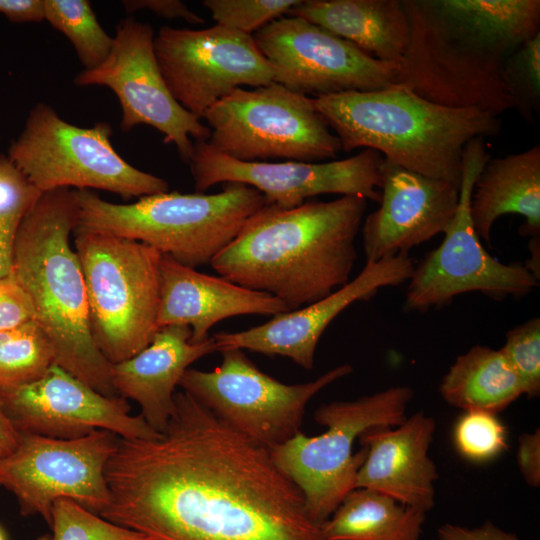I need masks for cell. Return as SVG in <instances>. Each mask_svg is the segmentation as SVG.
I'll return each mask as SVG.
<instances>
[{"mask_svg":"<svg viewBox=\"0 0 540 540\" xmlns=\"http://www.w3.org/2000/svg\"><path fill=\"white\" fill-rule=\"evenodd\" d=\"M287 15L318 25L383 62L400 64L409 43L401 0H300Z\"/></svg>","mask_w":540,"mask_h":540,"instance_id":"obj_24","label":"cell"},{"mask_svg":"<svg viewBox=\"0 0 540 540\" xmlns=\"http://www.w3.org/2000/svg\"><path fill=\"white\" fill-rule=\"evenodd\" d=\"M50 527V534L42 535L36 540H152L69 499L55 502Z\"/></svg>","mask_w":540,"mask_h":540,"instance_id":"obj_31","label":"cell"},{"mask_svg":"<svg viewBox=\"0 0 540 540\" xmlns=\"http://www.w3.org/2000/svg\"><path fill=\"white\" fill-rule=\"evenodd\" d=\"M518 376L524 394L540 393V318L534 317L509 330L500 349Z\"/></svg>","mask_w":540,"mask_h":540,"instance_id":"obj_35","label":"cell"},{"mask_svg":"<svg viewBox=\"0 0 540 540\" xmlns=\"http://www.w3.org/2000/svg\"><path fill=\"white\" fill-rule=\"evenodd\" d=\"M75 189L44 192L14 239L12 276L49 338L55 363L106 396H118L111 363L90 329L86 286L70 236L78 226Z\"/></svg>","mask_w":540,"mask_h":540,"instance_id":"obj_4","label":"cell"},{"mask_svg":"<svg viewBox=\"0 0 540 540\" xmlns=\"http://www.w3.org/2000/svg\"><path fill=\"white\" fill-rule=\"evenodd\" d=\"M18 442L19 433L12 426L0 407V458L14 451Z\"/></svg>","mask_w":540,"mask_h":540,"instance_id":"obj_41","label":"cell"},{"mask_svg":"<svg viewBox=\"0 0 540 540\" xmlns=\"http://www.w3.org/2000/svg\"><path fill=\"white\" fill-rule=\"evenodd\" d=\"M75 194V230L135 240L191 268L210 264L266 205L258 190L238 182L215 194L165 192L130 204L108 202L91 190Z\"/></svg>","mask_w":540,"mask_h":540,"instance_id":"obj_6","label":"cell"},{"mask_svg":"<svg viewBox=\"0 0 540 540\" xmlns=\"http://www.w3.org/2000/svg\"><path fill=\"white\" fill-rule=\"evenodd\" d=\"M381 200L362 224L366 264L408 251L445 233L460 185L427 177L387 160L381 166Z\"/></svg>","mask_w":540,"mask_h":540,"instance_id":"obj_20","label":"cell"},{"mask_svg":"<svg viewBox=\"0 0 540 540\" xmlns=\"http://www.w3.org/2000/svg\"><path fill=\"white\" fill-rule=\"evenodd\" d=\"M414 266L408 254L365 264L357 277L316 302L276 314L245 331L215 334L217 351L246 349L268 356L280 355L310 370L317 344L328 325L354 302L369 300L382 288L408 281Z\"/></svg>","mask_w":540,"mask_h":540,"instance_id":"obj_19","label":"cell"},{"mask_svg":"<svg viewBox=\"0 0 540 540\" xmlns=\"http://www.w3.org/2000/svg\"><path fill=\"white\" fill-rule=\"evenodd\" d=\"M73 234L93 340L109 363L127 360L145 349L159 330L162 254L107 233Z\"/></svg>","mask_w":540,"mask_h":540,"instance_id":"obj_7","label":"cell"},{"mask_svg":"<svg viewBox=\"0 0 540 540\" xmlns=\"http://www.w3.org/2000/svg\"><path fill=\"white\" fill-rule=\"evenodd\" d=\"M154 37L149 24L133 17L123 19L107 59L94 69L78 73L74 84L110 88L121 106L123 132L138 125L151 126L188 163L194 151L192 139L208 141L210 129L172 96L156 59Z\"/></svg>","mask_w":540,"mask_h":540,"instance_id":"obj_14","label":"cell"},{"mask_svg":"<svg viewBox=\"0 0 540 540\" xmlns=\"http://www.w3.org/2000/svg\"><path fill=\"white\" fill-rule=\"evenodd\" d=\"M367 200L341 196L290 209L266 204L210 265L223 278L280 299L289 311L350 281Z\"/></svg>","mask_w":540,"mask_h":540,"instance_id":"obj_3","label":"cell"},{"mask_svg":"<svg viewBox=\"0 0 540 540\" xmlns=\"http://www.w3.org/2000/svg\"><path fill=\"white\" fill-rule=\"evenodd\" d=\"M0 407L19 434L76 439L106 430L123 439L159 435L121 396H106L54 363L40 379L0 391Z\"/></svg>","mask_w":540,"mask_h":540,"instance_id":"obj_18","label":"cell"},{"mask_svg":"<svg viewBox=\"0 0 540 540\" xmlns=\"http://www.w3.org/2000/svg\"><path fill=\"white\" fill-rule=\"evenodd\" d=\"M14 239L0 232V281L12 275Z\"/></svg>","mask_w":540,"mask_h":540,"instance_id":"obj_42","label":"cell"},{"mask_svg":"<svg viewBox=\"0 0 540 540\" xmlns=\"http://www.w3.org/2000/svg\"><path fill=\"white\" fill-rule=\"evenodd\" d=\"M154 50L172 96L199 119L237 88L274 82L253 36L220 25L162 26L154 37Z\"/></svg>","mask_w":540,"mask_h":540,"instance_id":"obj_15","label":"cell"},{"mask_svg":"<svg viewBox=\"0 0 540 540\" xmlns=\"http://www.w3.org/2000/svg\"><path fill=\"white\" fill-rule=\"evenodd\" d=\"M0 14L13 23L44 20V0H0Z\"/></svg>","mask_w":540,"mask_h":540,"instance_id":"obj_40","label":"cell"},{"mask_svg":"<svg viewBox=\"0 0 540 540\" xmlns=\"http://www.w3.org/2000/svg\"><path fill=\"white\" fill-rule=\"evenodd\" d=\"M188 326L159 328L151 343L133 357L111 364L113 387L118 396L137 402L141 416L158 433L167 426L174 411L176 386L189 366L217 351L212 337L190 342Z\"/></svg>","mask_w":540,"mask_h":540,"instance_id":"obj_23","label":"cell"},{"mask_svg":"<svg viewBox=\"0 0 540 540\" xmlns=\"http://www.w3.org/2000/svg\"><path fill=\"white\" fill-rule=\"evenodd\" d=\"M425 513L367 488L350 491L322 524L327 540H421Z\"/></svg>","mask_w":540,"mask_h":540,"instance_id":"obj_27","label":"cell"},{"mask_svg":"<svg viewBox=\"0 0 540 540\" xmlns=\"http://www.w3.org/2000/svg\"><path fill=\"white\" fill-rule=\"evenodd\" d=\"M490 159L484 138L470 140L462 154L459 201L440 246L414 266L408 280L405 307L426 312L447 306L461 294L480 292L493 300L521 297L539 285L518 262L504 264L483 247L470 214L474 183Z\"/></svg>","mask_w":540,"mask_h":540,"instance_id":"obj_11","label":"cell"},{"mask_svg":"<svg viewBox=\"0 0 540 540\" xmlns=\"http://www.w3.org/2000/svg\"><path fill=\"white\" fill-rule=\"evenodd\" d=\"M111 135L107 122L78 127L51 106L37 103L7 155L43 193L70 187L98 189L128 200L168 192L165 179L124 160L114 149Z\"/></svg>","mask_w":540,"mask_h":540,"instance_id":"obj_9","label":"cell"},{"mask_svg":"<svg viewBox=\"0 0 540 540\" xmlns=\"http://www.w3.org/2000/svg\"><path fill=\"white\" fill-rule=\"evenodd\" d=\"M117 441L106 430L76 439L19 434L14 451L0 458V487L15 496L23 516L39 515L49 526L60 499L100 514L110 500L105 468Z\"/></svg>","mask_w":540,"mask_h":540,"instance_id":"obj_13","label":"cell"},{"mask_svg":"<svg viewBox=\"0 0 540 540\" xmlns=\"http://www.w3.org/2000/svg\"><path fill=\"white\" fill-rule=\"evenodd\" d=\"M313 103L345 152L372 149L406 170L458 185L466 144L502 128L490 112L439 105L399 84L316 97Z\"/></svg>","mask_w":540,"mask_h":540,"instance_id":"obj_5","label":"cell"},{"mask_svg":"<svg viewBox=\"0 0 540 540\" xmlns=\"http://www.w3.org/2000/svg\"><path fill=\"white\" fill-rule=\"evenodd\" d=\"M273 81L312 98L395 85L400 64L377 60L299 17H280L253 35Z\"/></svg>","mask_w":540,"mask_h":540,"instance_id":"obj_16","label":"cell"},{"mask_svg":"<svg viewBox=\"0 0 540 540\" xmlns=\"http://www.w3.org/2000/svg\"><path fill=\"white\" fill-rule=\"evenodd\" d=\"M54 363L51 342L34 319L0 332V391L35 382Z\"/></svg>","mask_w":540,"mask_h":540,"instance_id":"obj_28","label":"cell"},{"mask_svg":"<svg viewBox=\"0 0 540 540\" xmlns=\"http://www.w3.org/2000/svg\"><path fill=\"white\" fill-rule=\"evenodd\" d=\"M437 534L440 540H520L490 521L475 528L446 523L438 528Z\"/></svg>","mask_w":540,"mask_h":540,"instance_id":"obj_39","label":"cell"},{"mask_svg":"<svg viewBox=\"0 0 540 540\" xmlns=\"http://www.w3.org/2000/svg\"><path fill=\"white\" fill-rule=\"evenodd\" d=\"M501 77L512 109L525 122L535 123L540 115V32L507 57Z\"/></svg>","mask_w":540,"mask_h":540,"instance_id":"obj_30","label":"cell"},{"mask_svg":"<svg viewBox=\"0 0 540 540\" xmlns=\"http://www.w3.org/2000/svg\"><path fill=\"white\" fill-rule=\"evenodd\" d=\"M166 428L118 437L99 514L152 540H327L270 451L184 391Z\"/></svg>","mask_w":540,"mask_h":540,"instance_id":"obj_1","label":"cell"},{"mask_svg":"<svg viewBox=\"0 0 540 540\" xmlns=\"http://www.w3.org/2000/svg\"><path fill=\"white\" fill-rule=\"evenodd\" d=\"M410 36L396 84L447 107L512 109L507 57L540 32L539 0H401Z\"/></svg>","mask_w":540,"mask_h":540,"instance_id":"obj_2","label":"cell"},{"mask_svg":"<svg viewBox=\"0 0 540 540\" xmlns=\"http://www.w3.org/2000/svg\"><path fill=\"white\" fill-rule=\"evenodd\" d=\"M300 0H204L216 25L253 35L287 14Z\"/></svg>","mask_w":540,"mask_h":540,"instance_id":"obj_33","label":"cell"},{"mask_svg":"<svg viewBox=\"0 0 540 540\" xmlns=\"http://www.w3.org/2000/svg\"><path fill=\"white\" fill-rule=\"evenodd\" d=\"M43 192L14 164L0 154V232L15 237L26 215Z\"/></svg>","mask_w":540,"mask_h":540,"instance_id":"obj_34","label":"cell"},{"mask_svg":"<svg viewBox=\"0 0 540 540\" xmlns=\"http://www.w3.org/2000/svg\"><path fill=\"white\" fill-rule=\"evenodd\" d=\"M453 440L458 453L474 463L491 461L508 446L505 425L497 414L482 410L464 411L454 426Z\"/></svg>","mask_w":540,"mask_h":540,"instance_id":"obj_32","label":"cell"},{"mask_svg":"<svg viewBox=\"0 0 540 540\" xmlns=\"http://www.w3.org/2000/svg\"><path fill=\"white\" fill-rule=\"evenodd\" d=\"M220 352L218 367L212 371L188 368L179 386L268 450L300 432L306 405L315 394L353 371L350 364H343L313 381L288 385L259 370L241 349Z\"/></svg>","mask_w":540,"mask_h":540,"instance_id":"obj_12","label":"cell"},{"mask_svg":"<svg viewBox=\"0 0 540 540\" xmlns=\"http://www.w3.org/2000/svg\"><path fill=\"white\" fill-rule=\"evenodd\" d=\"M413 398L408 386H394L353 401H333L315 412L326 432L308 437L301 431L270 449L277 467L303 494L307 513L323 524L356 485L367 450L353 453L355 439L368 429L395 427L407 418Z\"/></svg>","mask_w":540,"mask_h":540,"instance_id":"obj_8","label":"cell"},{"mask_svg":"<svg viewBox=\"0 0 540 540\" xmlns=\"http://www.w3.org/2000/svg\"><path fill=\"white\" fill-rule=\"evenodd\" d=\"M383 156L372 149L330 162L239 161L196 141L188 162L196 193H204L218 183L238 182L258 190L266 204L290 209L322 194L359 196L381 200Z\"/></svg>","mask_w":540,"mask_h":540,"instance_id":"obj_17","label":"cell"},{"mask_svg":"<svg viewBox=\"0 0 540 540\" xmlns=\"http://www.w3.org/2000/svg\"><path fill=\"white\" fill-rule=\"evenodd\" d=\"M202 119L210 129L208 144L239 161L318 162L342 150L313 98L276 82L252 90L237 88Z\"/></svg>","mask_w":540,"mask_h":540,"instance_id":"obj_10","label":"cell"},{"mask_svg":"<svg viewBox=\"0 0 540 540\" xmlns=\"http://www.w3.org/2000/svg\"><path fill=\"white\" fill-rule=\"evenodd\" d=\"M34 319L32 304L11 275L0 281V332Z\"/></svg>","mask_w":540,"mask_h":540,"instance_id":"obj_36","label":"cell"},{"mask_svg":"<svg viewBox=\"0 0 540 540\" xmlns=\"http://www.w3.org/2000/svg\"><path fill=\"white\" fill-rule=\"evenodd\" d=\"M470 214L479 238L488 245L494 223L506 214L524 217L522 235L540 237V145L490 158L474 183Z\"/></svg>","mask_w":540,"mask_h":540,"instance_id":"obj_25","label":"cell"},{"mask_svg":"<svg viewBox=\"0 0 540 540\" xmlns=\"http://www.w3.org/2000/svg\"><path fill=\"white\" fill-rule=\"evenodd\" d=\"M0 540H7L1 527H0Z\"/></svg>","mask_w":540,"mask_h":540,"instance_id":"obj_43","label":"cell"},{"mask_svg":"<svg viewBox=\"0 0 540 540\" xmlns=\"http://www.w3.org/2000/svg\"><path fill=\"white\" fill-rule=\"evenodd\" d=\"M435 428V420L420 411L398 426L363 432L367 455L355 488L376 490L424 513L432 509L438 472L428 451Z\"/></svg>","mask_w":540,"mask_h":540,"instance_id":"obj_21","label":"cell"},{"mask_svg":"<svg viewBox=\"0 0 540 540\" xmlns=\"http://www.w3.org/2000/svg\"><path fill=\"white\" fill-rule=\"evenodd\" d=\"M439 393L445 402L464 411L497 414L524 391L500 349L476 345L456 358L441 380Z\"/></svg>","mask_w":540,"mask_h":540,"instance_id":"obj_26","label":"cell"},{"mask_svg":"<svg viewBox=\"0 0 540 540\" xmlns=\"http://www.w3.org/2000/svg\"><path fill=\"white\" fill-rule=\"evenodd\" d=\"M159 328L178 325L191 329L190 342L209 338L219 321L245 314L274 316L288 312L278 298L207 275L162 254L160 259Z\"/></svg>","mask_w":540,"mask_h":540,"instance_id":"obj_22","label":"cell"},{"mask_svg":"<svg viewBox=\"0 0 540 540\" xmlns=\"http://www.w3.org/2000/svg\"><path fill=\"white\" fill-rule=\"evenodd\" d=\"M44 20L63 33L84 66L101 65L110 54L113 37L98 22L87 0H44Z\"/></svg>","mask_w":540,"mask_h":540,"instance_id":"obj_29","label":"cell"},{"mask_svg":"<svg viewBox=\"0 0 540 540\" xmlns=\"http://www.w3.org/2000/svg\"><path fill=\"white\" fill-rule=\"evenodd\" d=\"M517 463L524 480L531 487L540 486V431L523 433L518 439Z\"/></svg>","mask_w":540,"mask_h":540,"instance_id":"obj_37","label":"cell"},{"mask_svg":"<svg viewBox=\"0 0 540 540\" xmlns=\"http://www.w3.org/2000/svg\"><path fill=\"white\" fill-rule=\"evenodd\" d=\"M127 13L148 9L154 14L167 18H181L190 24H203V17L191 11L187 5L179 0H125L122 2Z\"/></svg>","mask_w":540,"mask_h":540,"instance_id":"obj_38","label":"cell"}]
</instances>
